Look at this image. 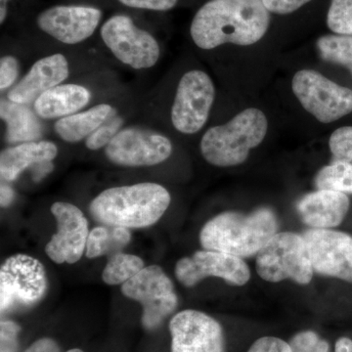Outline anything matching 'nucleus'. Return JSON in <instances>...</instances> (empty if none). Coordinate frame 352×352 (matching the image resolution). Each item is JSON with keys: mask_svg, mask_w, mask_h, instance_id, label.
I'll return each instance as SVG.
<instances>
[{"mask_svg": "<svg viewBox=\"0 0 352 352\" xmlns=\"http://www.w3.org/2000/svg\"><path fill=\"white\" fill-rule=\"evenodd\" d=\"M268 12L263 0H210L196 13L190 34L201 50L226 43L252 45L265 36Z\"/></svg>", "mask_w": 352, "mask_h": 352, "instance_id": "nucleus-1", "label": "nucleus"}, {"mask_svg": "<svg viewBox=\"0 0 352 352\" xmlns=\"http://www.w3.org/2000/svg\"><path fill=\"white\" fill-rule=\"evenodd\" d=\"M170 201L164 186L143 182L104 190L90 203L89 212L103 226L145 228L161 219Z\"/></svg>", "mask_w": 352, "mask_h": 352, "instance_id": "nucleus-2", "label": "nucleus"}, {"mask_svg": "<svg viewBox=\"0 0 352 352\" xmlns=\"http://www.w3.org/2000/svg\"><path fill=\"white\" fill-rule=\"evenodd\" d=\"M278 219L270 208H256L251 214L222 212L208 220L200 232L204 250L251 258L277 233Z\"/></svg>", "mask_w": 352, "mask_h": 352, "instance_id": "nucleus-3", "label": "nucleus"}, {"mask_svg": "<svg viewBox=\"0 0 352 352\" xmlns=\"http://www.w3.org/2000/svg\"><path fill=\"white\" fill-rule=\"evenodd\" d=\"M268 122L263 111L245 109L226 124L210 127L201 140L204 159L219 168L239 166L258 147L267 133Z\"/></svg>", "mask_w": 352, "mask_h": 352, "instance_id": "nucleus-4", "label": "nucleus"}, {"mask_svg": "<svg viewBox=\"0 0 352 352\" xmlns=\"http://www.w3.org/2000/svg\"><path fill=\"white\" fill-rule=\"evenodd\" d=\"M256 256L258 276L271 283L289 279L307 285L314 278L307 243L300 234L277 232Z\"/></svg>", "mask_w": 352, "mask_h": 352, "instance_id": "nucleus-5", "label": "nucleus"}, {"mask_svg": "<svg viewBox=\"0 0 352 352\" xmlns=\"http://www.w3.org/2000/svg\"><path fill=\"white\" fill-rule=\"evenodd\" d=\"M47 287L45 270L38 258L23 254L9 256L0 268L1 314L36 305Z\"/></svg>", "mask_w": 352, "mask_h": 352, "instance_id": "nucleus-6", "label": "nucleus"}, {"mask_svg": "<svg viewBox=\"0 0 352 352\" xmlns=\"http://www.w3.org/2000/svg\"><path fill=\"white\" fill-rule=\"evenodd\" d=\"M294 94L308 113L330 124L352 112V90L314 69H302L292 80Z\"/></svg>", "mask_w": 352, "mask_h": 352, "instance_id": "nucleus-7", "label": "nucleus"}, {"mask_svg": "<svg viewBox=\"0 0 352 352\" xmlns=\"http://www.w3.org/2000/svg\"><path fill=\"white\" fill-rule=\"evenodd\" d=\"M122 293L142 305V324L147 330L159 327L178 305L173 281L159 265L146 266L122 284Z\"/></svg>", "mask_w": 352, "mask_h": 352, "instance_id": "nucleus-8", "label": "nucleus"}, {"mask_svg": "<svg viewBox=\"0 0 352 352\" xmlns=\"http://www.w3.org/2000/svg\"><path fill=\"white\" fill-rule=\"evenodd\" d=\"M104 43L122 63L135 69H149L160 58L159 43L126 15H115L101 28Z\"/></svg>", "mask_w": 352, "mask_h": 352, "instance_id": "nucleus-9", "label": "nucleus"}, {"mask_svg": "<svg viewBox=\"0 0 352 352\" xmlns=\"http://www.w3.org/2000/svg\"><path fill=\"white\" fill-rule=\"evenodd\" d=\"M215 97L214 82L200 69L187 72L178 83L171 108V122L176 131L195 134L205 126Z\"/></svg>", "mask_w": 352, "mask_h": 352, "instance_id": "nucleus-10", "label": "nucleus"}, {"mask_svg": "<svg viewBox=\"0 0 352 352\" xmlns=\"http://www.w3.org/2000/svg\"><path fill=\"white\" fill-rule=\"evenodd\" d=\"M171 153L170 139L156 131L135 126L120 131L105 148L109 161L126 168L157 166L166 161Z\"/></svg>", "mask_w": 352, "mask_h": 352, "instance_id": "nucleus-11", "label": "nucleus"}, {"mask_svg": "<svg viewBox=\"0 0 352 352\" xmlns=\"http://www.w3.org/2000/svg\"><path fill=\"white\" fill-rule=\"evenodd\" d=\"M178 281L192 288L208 277H219L231 286L242 287L251 279V270L244 259L217 251H198L182 258L175 268Z\"/></svg>", "mask_w": 352, "mask_h": 352, "instance_id": "nucleus-12", "label": "nucleus"}, {"mask_svg": "<svg viewBox=\"0 0 352 352\" xmlns=\"http://www.w3.org/2000/svg\"><path fill=\"white\" fill-rule=\"evenodd\" d=\"M314 272L352 283V236L333 229L302 234Z\"/></svg>", "mask_w": 352, "mask_h": 352, "instance_id": "nucleus-13", "label": "nucleus"}, {"mask_svg": "<svg viewBox=\"0 0 352 352\" xmlns=\"http://www.w3.org/2000/svg\"><path fill=\"white\" fill-rule=\"evenodd\" d=\"M171 352H226L221 325L210 315L187 309L170 322Z\"/></svg>", "mask_w": 352, "mask_h": 352, "instance_id": "nucleus-14", "label": "nucleus"}, {"mask_svg": "<svg viewBox=\"0 0 352 352\" xmlns=\"http://www.w3.org/2000/svg\"><path fill=\"white\" fill-rule=\"evenodd\" d=\"M51 212L56 219L57 232L46 245V254L55 263H78L87 250L89 235L87 217L80 208L65 201L53 204Z\"/></svg>", "mask_w": 352, "mask_h": 352, "instance_id": "nucleus-15", "label": "nucleus"}, {"mask_svg": "<svg viewBox=\"0 0 352 352\" xmlns=\"http://www.w3.org/2000/svg\"><path fill=\"white\" fill-rule=\"evenodd\" d=\"M102 18L99 9L90 6H59L38 16L41 31L66 44L82 43L94 34Z\"/></svg>", "mask_w": 352, "mask_h": 352, "instance_id": "nucleus-16", "label": "nucleus"}, {"mask_svg": "<svg viewBox=\"0 0 352 352\" xmlns=\"http://www.w3.org/2000/svg\"><path fill=\"white\" fill-rule=\"evenodd\" d=\"M68 76L69 63L64 55L56 53L41 58L9 91L8 99L15 103L28 105L36 101L44 92L63 82Z\"/></svg>", "mask_w": 352, "mask_h": 352, "instance_id": "nucleus-17", "label": "nucleus"}, {"mask_svg": "<svg viewBox=\"0 0 352 352\" xmlns=\"http://www.w3.org/2000/svg\"><path fill=\"white\" fill-rule=\"evenodd\" d=\"M351 201L346 193L335 190L317 189L302 197L296 212L310 229H332L346 219Z\"/></svg>", "mask_w": 352, "mask_h": 352, "instance_id": "nucleus-18", "label": "nucleus"}, {"mask_svg": "<svg viewBox=\"0 0 352 352\" xmlns=\"http://www.w3.org/2000/svg\"><path fill=\"white\" fill-rule=\"evenodd\" d=\"M57 154V146L50 141H32L7 148L0 155V175L4 182H12L27 168L52 162Z\"/></svg>", "mask_w": 352, "mask_h": 352, "instance_id": "nucleus-19", "label": "nucleus"}, {"mask_svg": "<svg viewBox=\"0 0 352 352\" xmlns=\"http://www.w3.org/2000/svg\"><path fill=\"white\" fill-rule=\"evenodd\" d=\"M90 99L89 90L82 85H57L34 101V110L43 120L62 119L85 108Z\"/></svg>", "mask_w": 352, "mask_h": 352, "instance_id": "nucleus-20", "label": "nucleus"}, {"mask_svg": "<svg viewBox=\"0 0 352 352\" xmlns=\"http://www.w3.org/2000/svg\"><path fill=\"white\" fill-rule=\"evenodd\" d=\"M0 117L6 122V139L9 144L32 142L43 136V126L31 109L24 104L2 99Z\"/></svg>", "mask_w": 352, "mask_h": 352, "instance_id": "nucleus-21", "label": "nucleus"}, {"mask_svg": "<svg viewBox=\"0 0 352 352\" xmlns=\"http://www.w3.org/2000/svg\"><path fill=\"white\" fill-rule=\"evenodd\" d=\"M109 104H99L87 111L76 113L57 120L54 129L60 138L69 143H76L87 138L113 115Z\"/></svg>", "mask_w": 352, "mask_h": 352, "instance_id": "nucleus-22", "label": "nucleus"}, {"mask_svg": "<svg viewBox=\"0 0 352 352\" xmlns=\"http://www.w3.org/2000/svg\"><path fill=\"white\" fill-rule=\"evenodd\" d=\"M131 240L129 229L107 226L95 227L88 235L85 254L88 258L112 256L122 252Z\"/></svg>", "mask_w": 352, "mask_h": 352, "instance_id": "nucleus-23", "label": "nucleus"}, {"mask_svg": "<svg viewBox=\"0 0 352 352\" xmlns=\"http://www.w3.org/2000/svg\"><path fill=\"white\" fill-rule=\"evenodd\" d=\"M144 267V261L139 256L118 252L109 258L102 273V279L110 286L124 284Z\"/></svg>", "mask_w": 352, "mask_h": 352, "instance_id": "nucleus-24", "label": "nucleus"}, {"mask_svg": "<svg viewBox=\"0 0 352 352\" xmlns=\"http://www.w3.org/2000/svg\"><path fill=\"white\" fill-rule=\"evenodd\" d=\"M319 55L328 63L340 65L352 76V36L327 34L317 41Z\"/></svg>", "mask_w": 352, "mask_h": 352, "instance_id": "nucleus-25", "label": "nucleus"}, {"mask_svg": "<svg viewBox=\"0 0 352 352\" xmlns=\"http://www.w3.org/2000/svg\"><path fill=\"white\" fill-rule=\"evenodd\" d=\"M314 184L317 189L352 194V164L331 162L317 173Z\"/></svg>", "mask_w": 352, "mask_h": 352, "instance_id": "nucleus-26", "label": "nucleus"}, {"mask_svg": "<svg viewBox=\"0 0 352 352\" xmlns=\"http://www.w3.org/2000/svg\"><path fill=\"white\" fill-rule=\"evenodd\" d=\"M327 25L336 34L352 36V0H332Z\"/></svg>", "mask_w": 352, "mask_h": 352, "instance_id": "nucleus-27", "label": "nucleus"}, {"mask_svg": "<svg viewBox=\"0 0 352 352\" xmlns=\"http://www.w3.org/2000/svg\"><path fill=\"white\" fill-rule=\"evenodd\" d=\"M333 163L352 164V126L336 129L329 139Z\"/></svg>", "mask_w": 352, "mask_h": 352, "instance_id": "nucleus-28", "label": "nucleus"}, {"mask_svg": "<svg viewBox=\"0 0 352 352\" xmlns=\"http://www.w3.org/2000/svg\"><path fill=\"white\" fill-rule=\"evenodd\" d=\"M124 120L119 116L112 115L96 131L85 139V146L92 151L107 147L111 141L120 131Z\"/></svg>", "mask_w": 352, "mask_h": 352, "instance_id": "nucleus-29", "label": "nucleus"}, {"mask_svg": "<svg viewBox=\"0 0 352 352\" xmlns=\"http://www.w3.org/2000/svg\"><path fill=\"white\" fill-rule=\"evenodd\" d=\"M292 352H330L328 342L314 331H303L292 338L289 342Z\"/></svg>", "mask_w": 352, "mask_h": 352, "instance_id": "nucleus-30", "label": "nucleus"}, {"mask_svg": "<svg viewBox=\"0 0 352 352\" xmlns=\"http://www.w3.org/2000/svg\"><path fill=\"white\" fill-rule=\"evenodd\" d=\"M21 327L13 321H1L0 323V352H17L19 346L18 336Z\"/></svg>", "mask_w": 352, "mask_h": 352, "instance_id": "nucleus-31", "label": "nucleus"}, {"mask_svg": "<svg viewBox=\"0 0 352 352\" xmlns=\"http://www.w3.org/2000/svg\"><path fill=\"white\" fill-rule=\"evenodd\" d=\"M19 61L11 55H6L0 60V89L1 91L10 87L19 76Z\"/></svg>", "mask_w": 352, "mask_h": 352, "instance_id": "nucleus-32", "label": "nucleus"}, {"mask_svg": "<svg viewBox=\"0 0 352 352\" xmlns=\"http://www.w3.org/2000/svg\"><path fill=\"white\" fill-rule=\"evenodd\" d=\"M248 352H292L285 340L276 337H263L252 344Z\"/></svg>", "mask_w": 352, "mask_h": 352, "instance_id": "nucleus-33", "label": "nucleus"}, {"mask_svg": "<svg viewBox=\"0 0 352 352\" xmlns=\"http://www.w3.org/2000/svg\"><path fill=\"white\" fill-rule=\"evenodd\" d=\"M310 1L311 0H263L268 11L280 15L295 12Z\"/></svg>", "mask_w": 352, "mask_h": 352, "instance_id": "nucleus-34", "label": "nucleus"}, {"mask_svg": "<svg viewBox=\"0 0 352 352\" xmlns=\"http://www.w3.org/2000/svg\"><path fill=\"white\" fill-rule=\"evenodd\" d=\"M119 1L124 6L131 7V8L168 11L177 4L178 0H119Z\"/></svg>", "mask_w": 352, "mask_h": 352, "instance_id": "nucleus-35", "label": "nucleus"}, {"mask_svg": "<svg viewBox=\"0 0 352 352\" xmlns=\"http://www.w3.org/2000/svg\"><path fill=\"white\" fill-rule=\"evenodd\" d=\"M24 352H60V349L55 340L43 338L34 342Z\"/></svg>", "mask_w": 352, "mask_h": 352, "instance_id": "nucleus-36", "label": "nucleus"}, {"mask_svg": "<svg viewBox=\"0 0 352 352\" xmlns=\"http://www.w3.org/2000/svg\"><path fill=\"white\" fill-rule=\"evenodd\" d=\"M1 196H0V204L2 208H7L12 204L14 199V191L10 186L6 184L1 185Z\"/></svg>", "mask_w": 352, "mask_h": 352, "instance_id": "nucleus-37", "label": "nucleus"}, {"mask_svg": "<svg viewBox=\"0 0 352 352\" xmlns=\"http://www.w3.org/2000/svg\"><path fill=\"white\" fill-rule=\"evenodd\" d=\"M335 352H352V340L342 337L335 344Z\"/></svg>", "mask_w": 352, "mask_h": 352, "instance_id": "nucleus-38", "label": "nucleus"}, {"mask_svg": "<svg viewBox=\"0 0 352 352\" xmlns=\"http://www.w3.org/2000/svg\"><path fill=\"white\" fill-rule=\"evenodd\" d=\"M9 0H0V23L3 24L7 16V3Z\"/></svg>", "mask_w": 352, "mask_h": 352, "instance_id": "nucleus-39", "label": "nucleus"}, {"mask_svg": "<svg viewBox=\"0 0 352 352\" xmlns=\"http://www.w3.org/2000/svg\"><path fill=\"white\" fill-rule=\"evenodd\" d=\"M67 352H83V351H80V349H71V351H67Z\"/></svg>", "mask_w": 352, "mask_h": 352, "instance_id": "nucleus-40", "label": "nucleus"}]
</instances>
